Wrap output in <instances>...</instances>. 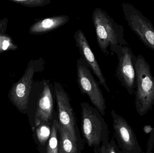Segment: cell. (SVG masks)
I'll return each instance as SVG.
<instances>
[{"label":"cell","instance_id":"6da1fadb","mask_svg":"<svg viewBox=\"0 0 154 153\" xmlns=\"http://www.w3.org/2000/svg\"><path fill=\"white\" fill-rule=\"evenodd\" d=\"M96 30L98 46L105 55L116 54L120 47L128 46L125 39L123 26L116 22L107 13L99 8L93 10L91 16Z\"/></svg>","mask_w":154,"mask_h":153},{"label":"cell","instance_id":"e0dca14e","mask_svg":"<svg viewBox=\"0 0 154 153\" xmlns=\"http://www.w3.org/2000/svg\"><path fill=\"white\" fill-rule=\"evenodd\" d=\"M11 1L29 7H42L51 2L50 0H11Z\"/></svg>","mask_w":154,"mask_h":153},{"label":"cell","instance_id":"d6986e66","mask_svg":"<svg viewBox=\"0 0 154 153\" xmlns=\"http://www.w3.org/2000/svg\"><path fill=\"white\" fill-rule=\"evenodd\" d=\"M8 20L7 18H4L0 20V35L5 33L7 29Z\"/></svg>","mask_w":154,"mask_h":153},{"label":"cell","instance_id":"30bf717a","mask_svg":"<svg viewBox=\"0 0 154 153\" xmlns=\"http://www.w3.org/2000/svg\"><path fill=\"white\" fill-rule=\"evenodd\" d=\"M74 38L82 58L86 62L90 69H91L94 74L97 76L99 80V83L109 93L110 90L107 84L106 78L84 33L81 30H78L74 35Z\"/></svg>","mask_w":154,"mask_h":153},{"label":"cell","instance_id":"44dd1931","mask_svg":"<svg viewBox=\"0 0 154 153\" xmlns=\"http://www.w3.org/2000/svg\"><path fill=\"white\" fill-rule=\"evenodd\" d=\"M151 136H150V139H149V141H151V140H152L153 139H154L153 140H152L151 142H149L148 143V146H149V145H151V144L152 143V142L154 140V128H153V129L152 131L151 132Z\"/></svg>","mask_w":154,"mask_h":153},{"label":"cell","instance_id":"2e32d148","mask_svg":"<svg viewBox=\"0 0 154 153\" xmlns=\"http://www.w3.org/2000/svg\"><path fill=\"white\" fill-rule=\"evenodd\" d=\"M95 153H122L113 138L94 151Z\"/></svg>","mask_w":154,"mask_h":153},{"label":"cell","instance_id":"9a60e30c","mask_svg":"<svg viewBox=\"0 0 154 153\" xmlns=\"http://www.w3.org/2000/svg\"><path fill=\"white\" fill-rule=\"evenodd\" d=\"M52 123H42L37 126L36 136L39 144L46 147L51 134Z\"/></svg>","mask_w":154,"mask_h":153},{"label":"cell","instance_id":"3957f363","mask_svg":"<svg viewBox=\"0 0 154 153\" xmlns=\"http://www.w3.org/2000/svg\"><path fill=\"white\" fill-rule=\"evenodd\" d=\"M136 72L137 89L135 104L138 115L143 116L151 110L154 105V77L149 63L140 54L137 57Z\"/></svg>","mask_w":154,"mask_h":153},{"label":"cell","instance_id":"52a82bcc","mask_svg":"<svg viewBox=\"0 0 154 153\" xmlns=\"http://www.w3.org/2000/svg\"><path fill=\"white\" fill-rule=\"evenodd\" d=\"M116 54L119 60L116 76L128 93L133 95L136 87V63L137 57L128 46L120 47Z\"/></svg>","mask_w":154,"mask_h":153},{"label":"cell","instance_id":"277c9868","mask_svg":"<svg viewBox=\"0 0 154 153\" xmlns=\"http://www.w3.org/2000/svg\"><path fill=\"white\" fill-rule=\"evenodd\" d=\"M77 81L81 92L88 97L94 107L104 116L106 107L103 93L89 67L82 57L77 60Z\"/></svg>","mask_w":154,"mask_h":153},{"label":"cell","instance_id":"7402d4cb","mask_svg":"<svg viewBox=\"0 0 154 153\" xmlns=\"http://www.w3.org/2000/svg\"></svg>","mask_w":154,"mask_h":153},{"label":"cell","instance_id":"9c48e42d","mask_svg":"<svg viewBox=\"0 0 154 153\" xmlns=\"http://www.w3.org/2000/svg\"><path fill=\"white\" fill-rule=\"evenodd\" d=\"M38 61H31L22 77L13 84L10 90V100L20 110L24 111L28 108L33 76L38 68Z\"/></svg>","mask_w":154,"mask_h":153},{"label":"cell","instance_id":"ffe728a7","mask_svg":"<svg viewBox=\"0 0 154 153\" xmlns=\"http://www.w3.org/2000/svg\"><path fill=\"white\" fill-rule=\"evenodd\" d=\"M153 129V128L152 127L151 125H146L143 128L144 132L146 134H150L152 131Z\"/></svg>","mask_w":154,"mask_h":153},{"label":"cell","instance_id":"ac0fdd59","mask_svg":"<svg viewBox=\"0 0 154 153\" xmlns=\"http://www.w3.org/2000/svg\"><path fill=\"white\" fill-rule=\"evenodd\" d=\"M9 48L11 50H14L17 49V46L12 43L10 37L4 33L0 35V53L6 51Z\"/></svg>","mask_w":154,"mask_h":153},{"label":"cell","instance_id":"5bb4252c","mask_svg":"<svg viewBox=\"0 0 154 153\" xmlns=\"http://www.w3.org/2000/svg\"><path fill=\"white\" fill-rule=\"evenodd\" d=\"M59 138V123L55 119L52 121L51 134L45 147V153H58Z\"/></svg>","mask_w":154,"mask_h":153},{"label":"cell","instance_id":"7c38bea8","mask_svg":"<svg viewBox=\"0 0 154 153\" xmlns=\"http://www.w3.org/2000/svg\"><path fill=\"white\" fill-rule=\"evenodd\" d=\"M69 17L66 15L45 18L33 23L30 28L29 32L33 35L45 34L64 26L69 21Z\"/></svg>","mask_w":154,"mask_h":153},{"label":"cell","instance_id":"5b68a950","mask_svg":"<svg viewBox=\"0 0 154 153\" xmlns=\"http://www.w3.org/2000/svg\"><path fill=\"white\" fill-rule=\"evenodd\" d=\"M53 91L58 110V122L73 140L83 145L69 97L60 83L55 82Z\"/></svg>","mask_w":154,"mask_h":153},{"label":"cell","instance_id":"8fae6325","mask_svg":"<svg viewBox=\"0 0 154 153\" xmlns=\"http://www.w3.org/2000/svg\"><path fill=\"white\" fill-rule=\"evenodd\" d=\"M53 98L49 80H45L37 103L35 114L36 126L42 123H50L53 117Z\"/></svg>","mask_w":154,"mask_h":153},{"label":"cell","instance_id":"7a4b0ae2","mask_svg":"<svg viewBox=\"0 0 154 153\" xmlns=\"http://www.w3.org/2000/svg\"><path fill=\"white\" fill-rule=\"evenodd\" d=\"M82 129L88 145L94 151L109 141L108 127L102 115L87 102L81 103Z\"/></svg>","mask_w":154,"mask_h":153},{"label":"cell","instance_id":"8992f818","mask_svg":"<svg viewBox=\"0 0 154 153\" xmlns=\"http://www.w3.org/2000/svg\"><path fill=\"white\" fill-rule=\"evenodd\" d=\"M122 7L129 28L147 47L154 51V28L151 22L131 4L124 3Z\"/></svg>","mask_w":154,"mask_h":153},{"label":"cell","instance_id":"ba28073f","mask_svg":"<svg viewBox=\"0 0 154 153\" xmlns=\"http://www.w3.org/2000/svg\"><path fill=\"white\" fill-rule=\"evenodd\" d=\"M111 115L114 136L121 153H142V148L132 127L115 110H112Z\"/></svg>","mask_w":154,"mask_h":153},{"label":"cell","instance_id":"4fadbf2b","mask_svg":"<svg viewBox=\"0 0 154 153\" xmlns=\"http://www.w3.org/2000/svg\"><path fill=\"white\" fill-rule=\"evenodd\" d=\"M58 153H81L83 145L75 142L59 124Z\"/></svg>","mask_w":154,"mask_h":153}]
</instances>
